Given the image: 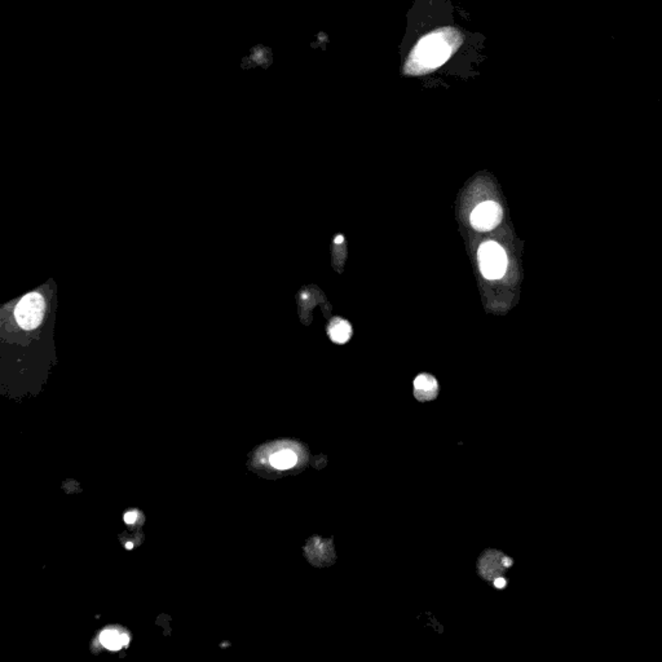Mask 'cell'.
<instances>
[{"mask_svg": "<svg viewBox=\"0 0 662 662\" xmlns=\"http://www.w3.org/2000/svg\"><path fill=\"white\" fill-rule=\"evenodd\" d=\"M479 263L485 278L499 279L507 269V255L498 243L489 241L479 248Z\"/></svg>", "mask_w": 662, "mask_h": 662, "instance_id": "cell-1", "label": "cell"}, {"mask_svg": "<svg viewBox=\"0 0 662 662\" xmlns=\"http://www.w3.org/2000/svg\"><path fill=\"white\" fill-rule=\"evenodd\" d=\"M46 311L44 297L39 293H31L22 297L15 309L17 324L25 330H33L39 327Z\"/></svg>", "mask_w": 662, "mask_h": 662, "instance_id": "cell-2", "label": "cell"}, {"mask_svg": "<svg viewBox=\"0 0 662 662\" xmlns=\"http://www.w3.org/2000/svg\"><path fill=\"white\" fill-rule=\"evenodd\" d=\"M418 57L425 66L436 68L443 65L450 56V48L446 46L444 40L432 35L422 40L418 46Z\"/></svg>", "mask_w": 662, "mask_h": 662, "instance_id": "cell-3", "label": "cell"}, {"mask_svg": "<svg viewBox=\"0 0 662 662\" xmlns=\"http://www.w3.org/2000/svg\"><path fill=\"white\" fill-rule=\"evenodd\" d=\"M504 218L502 208L493 201L480 203L471 212V226L479 232H488L495 229Z\"/></svg>", "mask_w": 662, "mask_h": 662, "instance_id": "cell-4", "label": "cell"}, {"mask_svg": "<svg viewBox=\"0 0 662 662\" xmlns=\"http://www.w3.org/2000/svg\"><path fill=\"white\" fill-rule=\"evenodd\" d=\"M311 544H313L312 549L317 550V553L309 555V562H312L318 567H327V565L334 563L335 553H334L333 541H324L320 537H315L311 541Z\"/></svg>", "mask_w": 662, "mask_h": 662, "instance_id": "cell-5", "label": "cell"}, {"mask_svg": "<svg viewBox=\"0 0 662 662\" xmlns=\"http://www.w3.org/2000/svg\"><path fill=\"white\" fill-rule=\"evenodd\" d=\"M439 394L437 380L432 376L421 374L416 376L414 380V396L416 400L425 403L435 400Z\"/></svg>", "mask_w": 662, "mask_h": 662, "instance_id": "cell-6", "label": "cell"}, {"mask_svg": "<svg viewBox=\"0 0 662 662\" xmlns=\"http://www.w3.org/2000/svg\"><path fill=\"white\" fill-rule=\"evenodd\" d=\"M329 336L336 344H344L352 336V327L346 320L334 318L329 325Z\"/></svg>", "mask_w": 662, "mask_h": 662, "instance_id": "cell-7", "label": "cell"}, {"mask_svg": "<svg viewBox=\"0 0 662 662\" xmlns=\"http://www.w3.org/2000/svg\"><path fill=\"white\" fill-rule=\"evenodd\" d=\"M297 457L293 450H281L270 457V465L277 470H288L297 465Z\"/></svg>", "mask_w": 662, "mask_h": 662, "instance_id": "cell-8", "label": "cell"}, {"mask_svg": "<svg viewBox=\"0 0 662 662\" xmlns=\"http://www.w3.org/2000/svg\"><path fill=\"white\" fill-rule=\"evenodd\" d=\"M100 641H101V644L110 651H119L123 647L122 635L117 632H114V630L104 632L100 636Z\"/></svg>", "mask_w": 662, "mask_h": 662, "instance_id": "cell-9", "label": "cell"}, {"mask_svg": "<svg viewBox=\"0 0 662 662\" xmlns=\"http://www.w3.org/2000/svg\"><path fill=\"white\" fill-rule=\"evenodd\" d=\"M123 519H125V522H126L127 524H134V523L136 522V519H138V514H136V513H127V514L125 515Z\"/></svg>", "mask_w": 662, "mask_h": 662, "instance_id": "cell-10", "label": "cell"}, {"mask_svg": "<svg viewBox=\"0 0 662 662\" xmlns=\"http://www.w3.org/2000/svg\"><path fill=\"white\" fill-rule=\"evenodd\" d=\"M495 587L499 589V590L504 589V587H506V580L502 578V577H497L495 580Z\"/></svg>", "mask_w": 662, "mask_h": 662, "instance_id": "cell-11", "label": "cell"}, {"mask_svg": "<svg viewBox=\"0 0 662 662\" xmlns=\"http://www.w3.org/2000/svg\"><path fill=\"white\" fill-rule=\"evenodd\" d=\"M343 241H344V237H343V236H338V237H335V239H334V242H335L336 245H340V243H343Z\"/></svg>", "mask_w": 662, "mask_h": 662, "instance_id": "cell-12", "label": "cell"}, {"mask_svg": "<svg viewBox=\"0 0 662 662\" xmlns=\"http://www.w3.org/2000/svg\"><path fill=\"white\" fill-rule=\"evenodd\" d=\"M122 643H123V647H126L129 644V636L127 635H122Z\"/></svg>", "mask_w": 662, "mask_h": 662, "instance_id": "cell-13", "label": "cell"}, {"mask_svg": "<svg viewBox=\"0 0 662 662\" xmlns=\"http://www.w3.org/2000/svg\"><path fill=\"white\" fill-rule=\"evenodd\" d=\"M127 549H129V550H131V549H132V544H127Z\"/></svg>", "mask_w": 662, "mask_h": 662, "instance_id": "cell-14", "label": "cell"}]
</instances>
